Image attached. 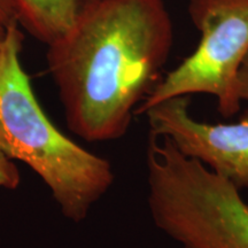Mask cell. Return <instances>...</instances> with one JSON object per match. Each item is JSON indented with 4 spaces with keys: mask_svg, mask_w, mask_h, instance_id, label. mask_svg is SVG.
Masks as SVG:
<instances>
[{
    "mask_svg": "<svg viewBox=\"0 0 248 248\" xmlns=\"http://www.w3.org/2000/svg\"><path fill=\"white\" fill-rule=\"evenodd\" d=\"M21 183V175L16 164L0 150V187L15 190Z\"/></svg>",
    "mask_w": 248,
    "mask_h": 248,
    "instance_id": "7",
    "label": "cell"
},
{
    "mask_svg": "<svg viewBox=\"0 0 248 248\" xmlns=\"http://www.w3.org/2000/svg\"><path fill=\"white\" fill-rule=\"evenodd\" d=\"M187 9L200 33L199 44L161 78L137 115L167 99L191 94L215 97L226 119L240 110L235 79L248 53V0H188Z\"/></svg>",
    "mask_w": 248,
    "mask_h": 248,
    "instance_id": "4",
    "label": "cell"
},
{
    "mask_svg": "<svg viewBox=\"0 0 248 248\" xmlns=\"http://www.w3.org/2000/svg\"><path fill=\"white\" fill-rule=\"evenodd\" d=\"M23 35L9 24L0 53V150L32 169L62 215L78 223L114 182L109 161L63 135L40 106L21 63Z\"/></svg>",
    "mask_w": 248,
    "mask_h": 248,
    "instance_id": "2",
    "label": "cell"
},
{
    "mask_svg": "<svg viewBox=\"0 0 248 248\" xmlns=\"http://www.w3.org/2000/svg\"><path fill=\"white\" fill-rule=\"evenodd\" d=\"M150 133L169 139L183 155L197 160L239 190H248V110L231 124H209L190 113V97L167 99L147 108Z\"/></svg>",
    "mask_w": 248,
    "mask_h": 248,
    "instance_id": "5",
    "label": "cell"
},
{
    "mask_svg": "<svg viewBox=\"0 0 248 248\" xmlns=\"http://www.w3.org/2000/svg\"><path fill=\"white\" fill-rule=\"evenodd\" d=\"M235 93L240 102L248 101V53L238 70L235 79Z\"/></svg>",
    "mask_w": 248,
    "mask_h": 248,
    "instance_id": "8",
    "label": "cell"
},
{
    "mask_svg": "<svg viewBox=\"0 0 248 248\" xmlns=\"http://www.w3.org/2000/svg\"><path fill=\"white\" fill-rule=\"evenodd\" d=\"M7 30H8V24H6L4 21L0 18V53H1L2 46H4L6 36H7Z\"/></svg>",
    "mask_w": 248,
    "mask_h": 248,
    "instance_id": "10",
    "label": "cell"
},
{
    "mask_svg": "<svg viewBox=\"0 0 248 248\" xmlns=\"http://www.w3.org/2000/svg\"><path fill=\"white\" fill-rule=\"evenodd\" d=\"M172 45L164 0H85L46 53L71 131L92 142L123 137L159 84Z\"/></svg>",
    "mask_w": 248,
    "mask_h": 248,
    "instance_id": "1",
    "label": "cell"
},
{
    "mask_svg": "<svg viewBox=\"0 0 248 248\" xmlns=\"http://www.w3.org/2000/svg\"><path fill=\"white\" fill-rule=\"evenodd\" d=\"M0 18L8 26L16 23L13 6L9 0H0Z\"/></svg>",
    "mask_w": 248,
    "mask_h": 248,
    "instance_id": "9",
    "label": "cell"
},
{
    "mask_svg": "<svg viewBox=\"0 0 248 248\" xmlns=\"http://www.w3.org/2000/svg\"><path fill=\"white\" fill-rule=\"evenodd\" d=\"M146 164L148 206L163 233L183 248H248L239 188L152 133Z\"/></svg>",
    "mask_w": 248,
    "mask_h": 248,
    "instance_id": "3",
    "label": "cell"
},
{
    "mask_svg": "<svg viewBox=\"0 0 248 248\" xmlns=\"http://www.w3.org/2000/svg\"><path fill=\"white\" fill-rule=\"evenodd\" d=\"M16 23L31 36L51 45L66 35L80 13L85 0H9Z\"/></svg>",
    "mask_w": 248,
    "mask_h": 248,
    "instance_id": "6",
    "label": "cell"
}]
</instances>
